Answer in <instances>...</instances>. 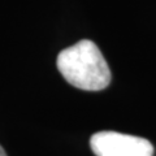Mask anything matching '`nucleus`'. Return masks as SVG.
I'll list each match as a JSON object with an SVG mask.
<instances>
[{
  "mask_svg": "<svg viewBox=\"0 0 156 156\" xmlns=\"http://www.w3.org/2000/svg\"><path fill=\"white\" fill-rule=\"evenodd\" d=\"M57 69L68 83L86 91H99L111 82V69L92 41L82 39L62 50L57 56Z\"/></svg>",
  "mask_w": 156,
  "mask_h": 156,
  "instance_id": "nucleus-1",
  "label": "nucleus"
},
{
  "mask_svg": "<svg viewBox=\"0 0 156 156\" xmlns=\"http://www.w3.org/2000/svg\"><path fill=\"white\" fill-rule=\"evenodd\" d=\"M90 147L96 156H152L154 147L150 140L139 136L99 131L90 139Z\"/></svg>",
  "mask_w": 156,
  "mask_h": 156,
  "instance_id": "nucleus-2",
  "label": "nucleus"
},
{
  "mask_svg": "<svg viewBox=\"0 0 156 156\" xmlns=\"http://www.w3.org/2000/svg\"><path fill=\"white\" fill-rule=\"evenodd\" d=\"M0 156H8L7 152H5V150H4L2 146H0Z\"/></svg>",
  "mask_w": 156,
  "mask_h": 156,
  "instance_id": "nucleus-3",
  "label": "nucleus"
}]
</instances>
